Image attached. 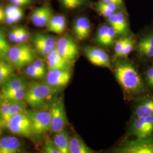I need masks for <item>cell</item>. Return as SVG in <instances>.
Listing matches in <instances>:
<instances>
[{
  "mask_svg": "<svg viewBox=\"0 0 153 153\" xmlns=\"http://www.w3.org/2000/svg\"><path fill=\"white\" fill-rule=\"evenodd\" d=\"M91 23L87 17H78L74 23V33L76 38L79 40H83L88 38L91 32Z\"/></svg>",
  "mask_w": 153,
  "mask_h": 153,
  "instance_id": "2e32d148",
  "label": "cell"
},
{
  "mask_svg": "<svg viewBox=\"0 0 153 153\" xmlns=\"http://www.w3.org/2000/svg\"><path fill=\"white\" fill-rule=\"evenodd\" d=\"M9 40L13 43L17 44L19 43V27L13 28L9 32L8 35Z\"/></svg>",
  "mask_w": 153,
  "mask_h": 153,
  "instance_id": "8d00e7d4",
  "label": "cell"
},
{
  "mask_svg": "<svg viewBox=\"0 0 153 153\" xmlns=\"http://www.w3.org/2000/svg\"><path fill=\"white\" fill-rule=\"evenodd\" d=\"M137 52L142 58H153V31L147 33L139 40L137 44Z\"/></svg>",
  "mask_w": 153,
  "mask_h": 153,
  "instance_id": "5bb4252c",
  "label": "cell"
},
{
  "mask_svg": "<svg viewBox=\"0 0 153 153\" xmlns=\"http://www.w3.org/2000/svg\"><path fill=\"white\" fill-rule=\"evenodd\" d=\"M6 128L17 136L28 138L33 136L31 121L26 111L12 116Z\"/></svg>",
  "mask_w": 153,
  "mask_h": 153,
  "instance_id": "277c9868",
  "label": "cell"
},
{
  "mask_svg": "<svg viewBox=\"0 0 153 153\" xmlns=\"http://www.w3.org/2000/svg\"><path fill=\"white\" fill-rule=\"evenodd\" d=\"M70 153H93V150L88 146L78 135H74L70 138Z\"/></svg>",
  "mask_w": 153,
  "mask_h": 153,
  "instance_id": "cb8c5ba5",
  "label": "cell"
},
{
  "mask_svg": "<svg viewBox=\"0 0 153 153\" xmlns=\"http://www.w3.org/2000/svg\"><path fill=\"white\" fill-rule=\"evenodd\" d=\"M129 38H123L120 39L118 40L116 42L115 44V55L119 57L121 53L124 48V46L126 44L127 42L128 41Z\"/></svg>",
  "mask_w": 153,
  "mask_h": 153,
  "instance_id": "836d02e7",
  "label": "cell"
},
{
  "mask_svg": "<svg viewBox=\"0 0 153 153\" xmlns=\"http://www.w3.org/2000/svg\"><path fill=\"white\" fill-rule=\"evenodd\" d=\"M134 47V41L131 38H129L128 41L127 42L126 44L123 49L119 57H125L127 56H128L133 51Z\"/></svg>",
  "mask_w": 153,
  "mask_h": 153,
  "instance_id": "d590c367",
  "label": "cell"
},
{
  "mask_svg": "<svg viewBox=\"0 0 153 153\" xmlns=\"http://www.w3.org/2000/svg\"><path fill=\"white\" fill-rule=\"evenodd\" d=\"M11 4L22 7L28 5L29 4L25 0H9Z\"/></svg>",
  "mask_w": 153,
  "mask_h": 153,
  "instance_id": "60d3db41",
  "label": "cell"
},
{
  "mask_svg": "<svg viewBox=\"0 0 153 153\" xmlns=\"http://www.w3.org/2000/svg\"><path fill=\"white\" fill-rule=\"evenodd\" d=\"M115 74L121 87L127 93L140 94L145 91L141 76L131 63L128 61L117 62Z\"/></svg>",
  "mask_w": 153,
  "mask_h": 153,
  "instance_id": "6da1fadb",
  "label": "cell"
},
{
  "mask_svg": "<svg viewBox=\"0 0 153 153\" xmlns=\"http://www.w3.org/2000/svg\"><path fill=\"white\" fill-rule=\"evenodd\" d=\"M19 43H26L30 39V33L27 28L19 26Z\"/></svg>",
  "mask_w": 153,
  "mask_h": 153,
  "instance_id": "74e56055",
  "label": "cell"
},
{
  "mask_svg": "<svg viewBox=\"0 0 153 153\" xmlns=\"http://www.w3.org/2000/svg\"><path fill=\"white\" fill-rule=\"evenodd\" d=\"M5 9H4L0 5V23L5 22Z\"/></svg>",
  "mask_w": 153,
  "mask_h": 153,
  "instance_id": "7bdbcfd3",
  "label": "cell"
},
{
  "mask_svg": "<svg viewBox=\"0 0 153 153\" xmlns=\"http://www.w3.org/2000/svg\"><path fill=\"white\" fill-rule=\"evenodd\" d=\"M7 59L15 68H21L33 62L35 54L30 45L21 43L11 47L7 55Z\"/></svg>",
  "mask_w": 153,
  "mask_h": 153,
  "instance_id": "3957f363",
  "label": "cell"
},
{
  "mask_svg": "<svg viewBox=\"0 0 153 153\" xmlns=\"http://www.w3.org/2000/svg\"><path fill=\"white\" fill-rule=\"evenodd\" d=\"M33 65L35 66L40 71H42L44 73H46V65L43 61L40 59H38L33 61Z\"/></svg>",
  "mask_w": 153,
  "mask_h": 153,
  "instance_id": "ab89813d",
  "label": "cell"
},
{
  "mask_svg": "<svg viewBox=\"0 0 153 153\" xmlns=\"http://www.w3.org/2000/svg\"><path fill=\"white\" fill-rule=\"evenodd\" d=\"M61 3L66 9L73 10L83 5L86 0H60Z\"/></svg>",
  "mask_w": 153,
  "mask_h": 153,
  "instance_id": "4dcf8cb0",
  "label": "cell"
},
{
  "mask_svg": "<svg viewBox=\"0 0 153 153\" xmlns=\"http://www.w3.org/2000/svg\"><path fill=\"white\" fill-rule=\"evenodd\" d=\"M109 25L114 28L117 35H124L128 31V21L126 15L122 12H115L107 18Z\"/></svg>",
  "mask_w": 153,
  "mask_h": 153,
  "instance_id": "e0dca14e",
  "label": "cell"
},
{
  "mask_svg": "<svg viewBox=\"0 0 153 153\" xmlns=\"http://www.w3.org/2000/svg\"><path fill=\"white\" fill-rule=\"evenodd\" d=\"M56 50L66 60L72 64L79 56L76 42L70 36H63L57 40Z\"/></svg>",
  "mask_w": 153,
  "mask_h": 153,
  "instance_id": "ba28073f",
  "label": "cell"
},
{
  "mask_svg": "<svg viewBox=\"0 0 153 153\" xmlns=\"http://www.w3.org/2000/svg\"><path fill=\"white\" fill-rule=\"evenodd\" d=\"M57 90L46 82H33L27 86L25 101L33 108H40L47 98Z\"/></svg>",
  "mask_w": 153,
  "mask_h": 153,
  "instance_id": "7a4b0ae2",
  "label": "cell"
},
{
  "mask_svg": "<svg viewBox=\"0 0 153 153\" xmlns=\"http://www.w3.org/2000/svg\"><path fill=\"white\" fill-rule=\"evenodd\" d=\"M130 133L136 138L153 135V115L135 117L130 127Z\"/></svg>",
  "mask_w": 153,
  "mask_h": 153,
  "instance_id": "9c48e42d",
  "label": "cell"
},
{
  "mask_svg": "<svg viewBox=\"0 0 153 153\" xmlns=\"http://www.w3.org/2000/svg\"><path fill=\"white\" fill-rule=\"evenodd\" d=\"M31 121L33 136H41L51 130V115L49 111L27 112Z\"/></svg>",
  "mask_w": 153,
  "mask_h": 153,
  "instance_id": "52a82bcc",
  "label": "cell"
},
{
  "mask_svg": "<svg viewBox=\"0 0 153 153\" xmlns=\"http://www.w3.org/2000/svg\"><path fill=\"white\" fill-rule=\"evenodd\" d=\"M26 2H27L28 3L30 4L31 2V0H25Z\"/></svg>",
  "mask_w": 153,
  "mask_h": 153,
  "instance_id": "f6af8a7d",
  "label": "cell"
},
{
  "mask_svg": "<svg viewBox=\"0 0 153 153\" xmlns=\"http://www.w3.org/2000/svg\"><path fill=\"white\" fill-rule=\"evenodd\" d=\"M94 8L100 15L106 18H108L115 13V11H112L103 5L99 1L94 4Z\"/></svg>",
  "mask_w": 153,
  "mask_h": 153,
  "instance_id": "1f68e13d",
  "label": "cell"
},
{
  "mask_svg": "<svg viewBox=\"0 0 153 153\" xmlns=\"http://www.w3.org/2000/svg\"><path fill=\"white\" fill-rule=\"evenodd\" d=\"M27 88V85L9 93L0 94V99L7 100L10 101H21L25 98Z\"/></svg>",
  "mask_w": 153,
  "mask_h": 153,
  "instance_id": "484cf974",
  "label": "cell"
},
{
  "mask_svg": "<svg viewBox=\"0 0 153 153\" xmlns=\"http://www.w3.org/2000/svg\"><path fill=\"white\" fill-rule=\"evenodd\" d=\"M51 115V130L57 133L64 130L67 117L63 101L60 99H56L51 104L49 111Z\"/></svg>",
  "mask_w": 153,
  "mask_h": 153,
  "instance_id": "5b68a950",
  "label": "cell"
},
{
  "mask_svg": "<svg viewBox=\"0 0 153 153\" xmlns=\"http://www.w3.org/2000/svg\"><path fill=\"white\" fill-rule=\"evenodd\" d=\"M10 48L6 39L4 29L0 27V59L8 60L7 55Z\"/></svg>",
  "mask_w": 153,
  "mask_h": 153,
  "instance_id": "4316f807",
  "label": "cell"
},
{
  "mask_svg": "<svg viewBox=\"0 0 153 153\" xmlns=\"http://www.w3.org/2000/svg\"><path fill=\"white\" fill-rule=\"evenodd\" d=\"M99 1L103 2H106V3L115 4L120 6L123 5V0H99Z\"/></svg>",
  "mask_w": 153,
  "mask_h": 153,
  "instance_id": "b9f144b4",
  "label": "cell"
},
{
  "mask_svg": "<svg viewBox=\"0 0 153 153\" xmlns=\"http://www.w3.org/2000/svg\"><path fill=\"white\" fill-rule=\"evenodd\" d=\"M145 78L148 85L153 88V66L147 70L145 74Z\"/></svg>",
  "mask_w": 153,
  "mask_h": 153,
  "instance_id": "f35d334b",
  "label": "cell"
},
{
  "mask_svg": "<svg viewBox=\"0 0 153 153\" xmlns=\"http://www.w3.org/2000/svg\"><path fill=\"white\" fill-rule=\"evenodd\" d=\"M4 128V126L2 124V123L0 119V135L2 134V128Z\"/></svg>",
  "mask_w": 153,
  "mask_h": 153,
  "instance_id": "ee69618b",
  "label": "cell"
},
{
  "mask_svg": "<svg viewBox=\"0 0 153 153\" xmlns=\"http://www.w3.org/2000/svg\"><path fill=\"white\" fill-rule=\"evenodd\" d=\"M71 70L53 69L47 73L45 82L49 86L58 89L66 86L71 79Z\"/></svg>",
  "mask_w": 153,
  "mask_h": 153,
  "instance_id": "8fae6325",
  "label": "cell"
},
{
  "mask_svg": "<svg viewBox=\"0 0 153 153\" xmlns=\"http://www.w3.org/2000/svg\"><path fill=\"white\" fill-rule=\"evenodd\" d=\"M26 103L23 100L21 101H10L9 110L8 112L9 120L12 116L24 112L26 111ZM8 120V121H9Z\"/></svg>",
  "mask_w": 153,
  "mask_h": 153,
  "instance_id": "83f0119b",
  "label": "cell"
},
{
  "mask_svg": "<svg viewBox=\"0 0 153 153\" xmlns=\"http://www.w3.org/2000/svg\"><path fill=\"white\" fill-rule=\"evenodd\" d=\"M48 71L53 69L71 70V63L66 60L56 50H53L46 56Z\"/></svg>",
  "mask_w": 153,
  "mask_h": 153,
  "instance_id": "9a60e30c",
  "label": "cell"
},
{
  "mask_svg": "<svg viewBox=\"0 0 153 153\" xmlns=\"http://www.w3.org/2000/svg\"><path fill=\"white\" fill-rule=\"evenodd\" d=\"M42 151L45 153H60L53 141L50 139H47L45 141Z\"/></svg>",
  "mask_w": 153,
  "mask_h": 153,
  "instance_id": "d6a6232c",
  "label": "cell"
},
{
  "mask_svg": "<svg viewBox=\"0 0 153 153\" xmlns=\"http://www.w3.org/2000/svg\"><path fill=\"white\" fill-rule=\"evenodd\" d=\"M153 115V96L140 99L134 109L135 117Z\"/></svg>",
  "mask_w": 153,
  "mask_h": 153,
  "instance_id": "ac0fdd59",
  "label": "cell"
},
{
  "mask_svg": "<svg viewBox=\"0 0 153 153\" xmlns=\"http://www.w3.org/2000/svg\"><path fill=\"white\" fill-rule=\"evenodd\" d=\"M46 27L49 32L57 34L62 33L66 27L65 17L61 15L53 16Z\"/></svg>",
  "mask_w": 153,
  "mask_h": 153,
  "instance_id": "7402d4cb",
  "label": "cell"
},
{
  "mask_svg": "<svg viewBox=\"0 0 153 153\" xmlns=\"http://www.w3.org/2000/svg\"><path fill=\"white\" fill-rule=\"evenodd\" d=\"M109 26V25H104L99 28L96 35V41L99 44L102 45H104V42L108 31Z\"/></svg>",
  "mask_w": 153,
  "mask_h": 153,
  "instance_id": "f546056e",
  "label": "cell"
},
{
  "mask_svg": "<svg viewBox=\"0 0 153 153\" xmlns=\"http://www.w3.org/2000/svg\"><path fill=\"white\" fill-rule=\"evenodd\" d=\"M55 146L60 153H69L70 137L66 131L63 130L59 133H55L52 140Z\"/></svg>",
  "mask_w": 153,
  "mask_h": 153,
  "instance_id": "603a6c76",
  "label": "cell"
},
{
  "mask_svg": "<svg viewBox=\"0 0 153 153\" xmlns=\"http://www.w3.org/2000/svg\"><path fill=\"white\" fill-rule=\"evenodd\" d=\"M21 141L14 136H6L0 139V153H17L21 152Z\"/></svg>",
  "mask_w": 153,
  "mask_h": 153,
  "instance_id": "d6986e66",
  "label": "cell"
},
{
  "mask_svg": "<svg viewBox=\"0 0 153 153\" xmlns=\"http://www.w3.org/2000/svg\"><path fill=\"white\" fill-rule=\"evenodd\" d=\"M14 68L9 61L0 59V88L13 76Z\"/></svg>",
  "mask_w": 153,
  "mask_h": 153,
  "instance_id": "d4e9b609",
  "label": "cell"
},
{
  "mask_svg": "<svg viewBox=\"0 0 153 153\" xmlns=\"http://www.w3.org/2000/svg\"><path fill=\"white\" fill-rule=\"evenodd\" d=\"M53 16L51 8L47 5L35 9L31 13L30 19L33 25L39 27H46Z\"/></svg>",
  "mask_w": 153,
  "mask_h": 153,
  "instance_id": "4fadbf2b",
  "label": "cell"
},
{
  "mask_svg": "<svg viewBox=\"0 0 153 153\" xmlns=\"http://www.w3.org/2000/svg\"><path fill=\"white\" fill-rule=\"evenodd\" d=\"M27 85V81L25 78L13 75L1 88V90L0 91V94L16 91Z\"/></svg>",
  "mask_w": 153,
  "mask_h": 153,
  "instance_id": "44dd1931",
  "label": "cell"
},
{
  "mask_svg": "<svg viewBox=\"0 0 153 153\" xmlns=\"http://www.w3.org/2000/svg\"><path fill=\"white\" fill-rule=\"evenodd\" d=\"M83 51L88 60L94 65L110 67L109 56L103 49L95 47L86 46L83 48Z\"/></svg>",
  "mask_w": 153,
  "mask_h": 153,
  "instance_id": "7c38bea8",
  "label": "cell"
},
{
  "mask_svg": "<svg viewBox=\"0 0 153 153\" xmlns=\"http://www.w3.org/2000/svg\"><path fill=\"white\" fill-rule=\"evenodd\" d=\"M5 22L8 25H13L19 22L24 16L21 7L11 4L5 8Z\"/></svg>",
  "mask_w": 153,
  "mask_h": 153,
  "instance_id": "ffe728a7",
  "label": "cell"
},
{
  "mask_svg": "<svg viewBox=\"0 0 153 153\" xmlns=\"http://www.w3.org/2000/svg\"><path fill=\"white\" fill-rule=\"evenodd\" d=\"M32 42L38 53L47 56L55 49L57 40L53 36L38 33L33 35Z\"/></svg>",
  "mask_w": 153,
  "mask_h": 153,
  "instance_id": "30bf717a",
  "label": "cell"
},
{
  "mask_svg": "<svg viewBox=\"0 0 153 153\" xmlns=\"http://www.w3.org/2000/svg\"><path fill=\"white\" fill-rule=\"evenodd\" d=\"M108 31L107 33V35L105 39V40L104 42V46H111L112 44L114 43L115 38L116 35H117L115 29L109 25Z\"/></svg>",
  "mask_w": 153,
  "mask_h": 153,
  "instance_id": "e575fe53",
  "label": "cell"
},
{
  "mask_svg": "<svg viewBox=\"0 0 153 153\" xmlns=\"http://www.w3.org/2000/svg\"><path fill=\"white\" fill-rule=\"evenodd\" d=\"M25 73L28 76L36 79H43L45 76V73L40 71L33 64L26 68Z\"/></svg>",
  "mask_w": 153,
  "mask_h": 153,
  "instance_id": "f1b7e54d",
  "label": "cell"
},
{
  "mask_svg": "<svg viewBox=\"0 0 153 153\" xmlns=\"http://www.w3.org/2000/svg\"><path fill=\"white\" fill-rule=\"evenodd\" d=\"M115 153H153V135L128 140L116 149Z\"/></svg>",
  "mask_w": 153,
  "mask_h": 153,
  "instance_id": "8992f818",
  "label": "cell"
}]
</instances>
